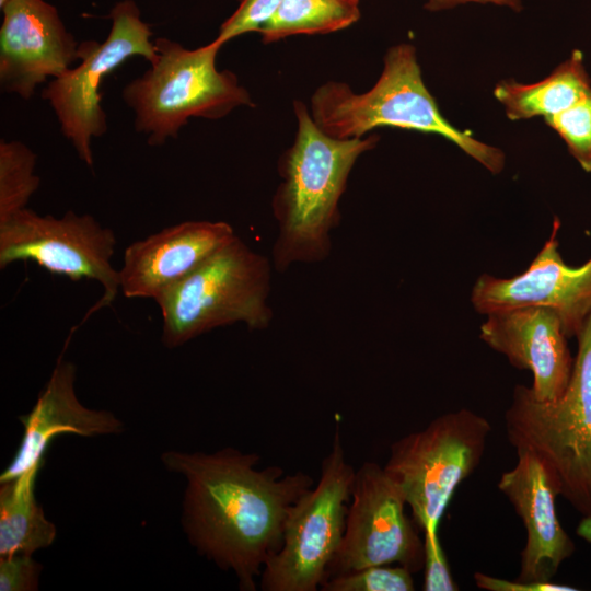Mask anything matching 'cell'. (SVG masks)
<instances>
[{"instance_id": "cell-1", "label": "cell", "mask_w": 591, "mask_h": 591, "mask_svg": "<svg viewBox=\"0 0 591 591\" xmlns=\"http://www.w3.org/2000/svg\"><path fill=\"white\" fill-rule=\"evenodd\" d=\"M161 460L186 479L182 522L190 545L233 571L241 590H256V578L282 544L291 506L314 486L313 477L277 465L259 470L260 455L232 447L166 451Z\"/></svg>"}, {"instance_id": "cell-2", "label": "cell", "mask_w": 591, "mask_h": 591, "mask_svg": "<svg viewBox=\"0 0 591 591\" xmlns=\"http://www.w3.org/2000/svg\"><path fill=\"white\" fill-rule=\"evenodd\" d=\"M296 138L281 155V182L271 201L277 234L271 250L274 269L326 260L332 233L339 225V201L357 160L379 137L336 139L324 134L301 101L293 102Z\"/></svg>"}, {"instance_id": "cell-3", "label": "cell", "mask_w": 591, "mask_h": 591, "mask_svg": "<svg viewBox=\"0 0 591 591\" xmlns=\"http://www.w3.org/2000/svg\"><path fill=\"white\" fill-rule=\"evenodd\" d=\"M309 111L317 127L336 139L361 138L379 127L417 130L452 141L493 174L506 164L502 150L457 129L441 114L412 44L387 49L381 76L369 91L356 93L345 82L328 81L314 91Z\"/></svg>"}, {"instance_id": "cell-4", "label": "cell", "mask_w": 591, "mask_h": 591, "mask_svg": "<svg viewBox=\"0 0 591 591\" xmlns=\"http://www.w3.org/2000/svg\"><path fill=\"white\" fill-rule=\"evenodd\" d=\"M577 339L565 392L543 402L534 398L529 386L515 385L505 425L515 451L536 455L557 495L591 522V314Z\"/></svg>"}, {"instance_id": "cell-5", "label": "cell", "mask_w": 591, "mask_h": 591, "mask_svg": "<svg viewBox=\"0 0 591 591\" xmlns=\"http://www.w3.org/2000/svg\"><path fill=\"white\" fill-rule=\"evenodd\" d=\"M154 44L155 59L121 91L134 114V128L149 146L177 138L189 118L217 120L240 106H254L235 73L217 69L223 45L216 39L195 49L166 37Z\"/></svg>"}, {"instance_id": "cell-6", "label": "cell", "mask_w": 591, "mask_h": 591, "mask_svg": "<svg viewBox=\"0 0 591 591\" xmlns=\"http://www.w3.org/2000/svg\"><path fill=\"white\" fill-rule=\"evenodd\" d=\"M273 268L271 259L236 235L155 300L162 344L173 349L237 323L250 331L267 329L274 317L269 303Z\"/></svg>"}, {"instance_id": "cell-7", "label": "cell", "mask_w": 591, "mask_h": 591, "mask_svg": "<svg viewBox=\"0 0 591 591\" xmlns=\"http://www.w3.org/2000/svg\"><path fill=\"white\" fill-rule=\"evenodd\" d=\"M490 431L485 417L461 408L391 444L384 471L424 532H438L457 486L479 465Z\"/></svg>"}, {"instance_id": "cell-8", "label": "cell", "mask_w": 591, "mask_h": 591, "mask_svg": "<svg viewBox=\"0 0 591 591\" xmlns=\"http://www.w3.org/2000/svg\"><path fill=\"white\" fill-rule=\"evenodd\" d=\"M355 471L337 426L317 483L291 506L282 544L263 567L262 590L321 589L344 536Z\"/></svg>"}, {"instance_id": "cell-9", "label": "cell", "mask_w": 591, "mask_h": 591, "mask_svg": "<svg viewBox=\"0 0 591 591\" xmlns=\"http://www.w3.org/2000/svg\"><path fill=\"white\" fill-rule=\"evenodd\" d=\"M111 28L103 42L86 39L79 44L80 63L51 79L42 96L51 107L62 135L79 159L93 167L92 141L107 131L102 106L103 80L132 57L149 63L157 57L152 31L141 19L134 0L116 2L109 11Z\"/></svg>"}, {"instance_id": "cell-10", "label": "cell", "mask_w": 591, "mask_h": 591, "mask_svg": "<svg viewBox=\"0 0 591 591\" xmlns=\"http://www.w3.org/2000/svg\"><path fill=\"white\" fill-rule=\"evenodd\" d=\"M116 236L89 213L72 210L60 218L30 208L0 222V268L32 260L47 271L72 281L90 279L104 289L84 320L109 306L120 290L119 271L112 264Z\"/></svg>"}, {"instance_id": "cell-11", "label": "cell", "mask_w": 591, "mask_h": 591, "mask_svg": "<svg viewBox=\"0 0 591 591\" xmlns=\"http://www.w3.org/2000/svg\"><path fill=\"white\" fill-rule=\"evenodd\" d=\"M405 497L376 462H363L354 475L346 528L327 579L378 565L424 568V540L405 513ZM326 579V580H327Z\"/></svg>"}, {"instance_id": "cell-12", "label": "cell", "mask_w": 591, "mask_h": 591, "mask_svg": "<svg viewBox=\"0 0 591 591\" xmlns=\"http://www.w3.org/2000/svg\"><path fill=\"white\" fill-rule=\"evenodd\" d=\"M554 220L549 237L520 275L497 278L480 275L475 281L471 302L479 314L523 306H544L559 316L568 338L577 337L591 314V258L580 266L565 263L559 252Z\"/></svg>"}, {"instance_id": "cell-13", "label": "cell", "mask_w": 591, "mask_h": 591, "mask_svg": "<svg viewBox=\"0 0 591 591\" xmlns=\"http://www.w3.org/2000/svg\"><path fill=\"white\" fill-rule=\"evenodd\" d=\"M1 11L0 86L27 101L79 60L80 43L45 0H10Z\"/></svg>"}, {"instance_id": "cell-14", "label": "cell", "mask_w": 591, "mask_h": 591, "mask_svg": "<svg viewBox=\"0 0 591 591\" xmlns=\"http://www.w3.org/2000/svg\"><path fill=\"white\" fill-rule=\"evenodd\" d=\"M479 337L514 368L533 374L530 390L537 401H554L565 392L575 359L554 310L523 306L489 313Z\"/></svg>"}, {"instance_id": "cell-15", "label": "cell", "mask_w": 591, "mask_h": 591, "mask_svg": "<svg viewBox=\"0 0 591 591\" xmlns=\"http://www.w3.org/2000/svg\"><path fill=\"white\" fill-rule=\"evenodd\" d=\"M235 236L225 221L192 220L132 242L118 269L120 291L128 299L155 301Z\"/></svg>"}, {"instance_id": "cell-16", "label": "cell", "mask_w": 591, "mask_h": 591, "mask_svg": "<svg viewBox=\"0 0 591 591\" xmlns=\"http://www.w3.org/2000/svg\"><path fill=\"white\" fill-rule=\"evenodd\" d=\"M517 455L514 467L498 482L499 490L511 502L526 531L517 580L552 581L576 546L557 518L558 495L544 464L530 451H517Z\"/></svg>"}, {"instance_id": "cell-17", "label": "cell", "mask_w": 591, "mask_h": 591, "mask_svg": "<svg viewBox=\"0 0 591 591\" xmlns=\"http://www.w3.org/2000/svg\"><path fill=\"white\" fill-rule=\"evenodd\" d=\"M76 366L59 358L32 410L19 419L24 427L21 443L0 483L13 479L44 463V454L58 434L96 437L119 433L123 422L108 410L91 409L78 399Z\"/></svg>"}, {"instance_id": "cell-18", "label": "cell", "mask_w": 591, "mask_h": 591, "mask_svg": "<svg viewBox=\"0 0 591 591\" xmlns=\"http://www.w3.org/2000/svg\"><path fill=\"white\" fill-rule=\"evenodd\" d=\"M591 93V79L579 49L558 65L543 80L524 84L503 80L496 84L494 95L510 120L554 116L577 104Z\"/></svg>"}, {"instance_id": "cell-19", "label": "cell", "mask_w": 591, "mask_h": 591, "mask_svg": "<svg viewBox=\"0 0 591 591\" xmlns=\"http://www.w3.org/2000/svg\"><path fill=\"white\" fill-rule=\"evenodd\" d=\"M42 465L0 483V557L32 555L50 546L56 537V526L46 519L34 493Z\"/></svg>"}, {"instance_id": "cell-20", "label": "cell", "mask_w": 591, "mask_h": 591, "mask_svg": "<svg viewBox=\"0 0 591 591\" xmlns=\"http://www.w3.org/2000/svg\"><path fill=\"white\" fill-rule=\"evenodd\" d=\"M360 16L359 0H283L257 33L269 44L292 35L340 31Z\"/></svg>"}, {"instance_id": "cell-21", "label": "cell", "mask_w": 591, "mask_h": 591, "mask_svg": "<svg viewBox=\"0 0 591 591\" xmlns=\"http://www.w3.org/2000/svg\"><path fill=\"white\" fill-rule=\"evenodd\" d=\"M36 154L18 140L0 141V222L27 208L40 185Z\"/></svg>"}, {"instance_id": "cell-22", "label": "cell", "mask_w": 591, "mask_h": 591, "mask_svg": "<svg viewBox=\"0 0 591 591\" xmlns=\"http://www.w3.org/2000/svg\"><path fill=\"white\" fill-rule=\"evenodd\" d=\"M412 571L403 566L378 565L328 578L322 591H413Z\"/></svg>"}, {"instance_id": "cell-23", "label": "cell", "mask_w": 591, "mask_h": 591, "mask_svg": "<svg viewBox=\"0 0 591 591\" xmlns=\"http://www.w3.org/2000/svg\"><path fill=\"white\" fill-rule=\"evenodd\" d=\"M545 121L565 141L582 170L591 173V93Z\"/></svg>"}, {"instance_id": "cell-24", "label": "cell", "mask_w": 591, "mask_h": 591, "mask_svg": "<svg viewBox=\"0 0 591 591\" xmlns=\"http://www.w3.org/2000/svg\"><path fill=\"white\" fill-rule=\"evenodd\" d=\"M283 0H241L236 10L221 24L216 40L221 45L258 30L269 20Z\"/></svg>"}, {"instance_id": "cell-25", "label": "cell", "mask_w": 591, "mask_h": 591, "mask_svg": "<svg viewBox=\"0 0 591 591\" xmlns=\"http://www.w3.org/2000/svg\"><path fill=\"white\" fill-rule=\"evenodd\" d=\"M424 584L425 591H457L441 546L438 532H424Z\"/></svg>"}, {"instance_id": "cell-26", "label": "cell", "mask_w": 591, "mask_h": 591, "mask_svg": "<svg viewBox=\"0 0 591 591\" xmlns=\"http://www.w3.org/2000/svg\"><path fill=\"white\" fill-rule=\"evenodd\" d=\"M42 565L32 555L0 557V591L38 590Z\"/></svg>"}, {"instance_id": "cell-27", "label": "cell", "mask_w": 591, "mask_h": 591, "mask_svg": "<svg viewBox=\"0 0 591 591\" xmlns=\"http://www.w3.org/2000/svg\"><path fill=\"white\" fill-rule=\"evenodd\" d=\"M474 580L479 589L488 591H577L578 589L568 586L555 583L553 581H510L507 579L496 578L483 572H475Z\"/></svg>"}, {"instance_id": "cell-28", "label": "cell", "mask_w": 591, "mask_h": 591, "mask_svg": "<svg viewBox=\"0 0 591 591\" xmlns=\"http://www.w3.org/2000/svg\"><path fill=\"white\" fill-rule=\"evenodd\" d=\"M466 3L495 4L519 12L523 9L522 0H427L425 9L431 12L449 10Z\"/></svg>"}, {"instance_id": "cell-29", "label": "cell", "mask_w": 591, "mask_h": 591, "mask_svg": "<svg viewBox=\"0 0 591 591\" xmlns=\"http://www.w3.org/2000/svg\"><path fill=\"white\" fill-rule=\"evenodd\" d=\"M10 0H0V9H2Z\"/></svg>"}]
</instances>
